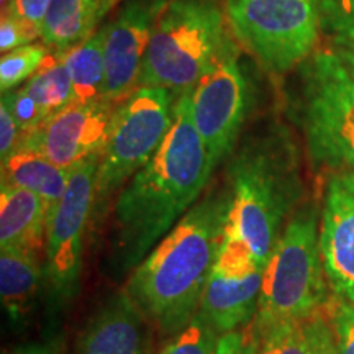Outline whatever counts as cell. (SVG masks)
<instances>
[{
	"label": "cell",
	"mask_w": 354,
	"mask_h": 354,
	"mask_svg": "<svg viewBox=\"0 0 354 354\" xmlns=\"http://www.w3.org/2000/svg\"><path fill=\"white\" fill-rule=\"evenodd\" d=\"M322 26L336 39H354V0H323Z\"/></svg>",
	"instance_id": "26"
},
{
	"label": "cell",
	"mask_w": 354,
	"mask_h": 354,
	"mask_svg": "<svg viewBox=\"0 0 354 354\" xmlns=\"http://www.w3.org/2000/svg\"><path fill=\"white\" fill-rule=\"evenodd\" d=\"M37 38H41V30L15 19V17L2 13V21H0V51L2 55L30 44Z\"/></svg>",
	"instance_id": "28"
},
{
	"label": "cell",
	"mask_w": 354,
	"mask_h": 354,
	"mask_svg": "<svg viewBox=\"0 0 354 354\" xmlns=\"http://www.w3.org/2000/svg\"><path fill=\"white\" fill-rule=\"evenodd\" d=\"M8 354H55L50 348L41 346V344H26V346H20L13 349Z\"/></svg>",
	"instance_id": "34"
},
{
	"label": "cell",
	"mask_w": 354,
	"mask_h": 354,
	"mask_svg": "<svg viewBox=\"0 0 354 354\" xmlns=\"http://www.w3.org/2000/svg\"><path fill=\"white\" fill-rule=\"evenodd\" d=\"M46 241V207L37 194L0 185V250L39 253Z\"/></svg>",
	"instance_id": "16"
},
{
	"label": "cell",
	"mask_w": 354,
	"mask_h": 354,
	"mask_svg": "<svg viewBox=\"0 0 354 354\" xmlns=\"http://www.w3.org/2000/svg\"><path fill=\"white\" fill-rule=\"evenodd\" d=\"M214 169L190 113V92L179 97L176 120L113 207L109 266L115 277L133 271L197 203Z\"/></svg>",
	"instance_id": "1"
},
{
	"label": "cell",
	"mask_w": 354,
	"mask_h": 354,
	"mask_svg": "<svg viewBox=\"0 0 354 354\" xmlns=\"http://www.w3.org/2000/svg\"><path fill=\"white\" fill-rule=\"evenodd\" d=\"M8 2H10V0H2V8H6L8 6Z\"/></svg>",
	"instance_id": "36"
},
{
	"label": "cell",
	"mask_w": 354,
	"mask_h": 354,
	"mask_svg": "<svg viewBox=\"0 0 354 354\" xmlns=\"http://www.w3.org/2000/svg\"><path fill=\"white\" fill-rule=\"evenodd\" d=\"M24 133L13 120L10 110L7 105L0 104V161H6L13 151H17L20 146Z\"/></svg>",
	"instance_id": "30"
},
{
	"label": "cell",
	"mask_w": 354,
	"mask_h": 354,
	"mask_svg": "<svg viewBox=\"0 0 354 354\" xmlns=\"http://www.w3.org/2000/svg\"><path fill=\"white\" fill-rule=\"evenodd\" d=\"M230 38L218 0H169L154 26L140 87H162L177 97L190 92Z\"/></svg>",
	"instance_id": "4"
},
{
	"label": "cell",
	"mask_w": 354,
	"mask_h": 354,
	"mask_svg": "<svg viewBox=\"0 0 354 354\" xmlns=\"http://www.w3.org/2000/svg\"><path fill=\"white\" fill-rule=\"evenodd\" d=\"M43 277L38 253L0 250V294L8 315L20 320L32 310Z\"/></svg>",
	"instance_id": "19"
},
{
	"label": "cell",
	"mask_w": 354,
	"mask_h": 354,
	"mask_svg": "<svg viewBox=\"0 0 354 354\" xmlns=\"http://www.w3.org/2000/svg\"><path fill=\"white\" fill-rule=\"evenodd\" d=\"M51 50L44 43H30L2 55L0 59V88L7 94L25 84L43 64Z\"/></svg>",
	"instance_id": "23"
},
{
	"label": "cell",
	"mask_w": 354,
	"mask_h": 354,
	"mask_svg": "<svg viewBox=\"0 0 354 354\" xmlns=\"http://www.w3.org/2000/svg\"><path fill=\"white\" fill-rule=\"evenodd\" d=\"M312 331L315 354H339L335 331L331 328V323L325 310L312 317Z\"/></svg>",
	"instance_id": "31"
},
{
	"label": "cell",
	"mask_w": 354,
	"mask_h": 354,
	"mask_svg": "<svg viewBox=\"0 0 354 354\" xmlns=\"http://www.w3.org/2000/svg\"><path fill=\"white\" fill-rule=\"evenodd\" d=\"M118 2H122V0H104V15L110 10V8H113L115 6H117Z\"/></svg>",
	"instance_id": "35"
},
{
	"label": "cell",
	"mask_w": 354,
	"mask_h": 354,
	"mask_svg": "<svg viewBox=\"0 0 354 354\" xmlns=\"http://www.w3.org/2000/svg\"><path fill=\"white\" fill-rule=\"evenodd\" d=\"M214 354H245L243 331H232V333L221 335Z\"/></svg>",
	"instance_id": "32"
},
{
	"label": "cell",
	"mask_w": 354,
	"mask_h": 354,
	"mask_svg": "<svg viewBox=\"0 0 354 354\" xmlns=\"http://www.w3.org/2000/svg\"><path fill=\"white\" fill-rule=\"evenodd\" d=\"M51 2L53 0H10L8 6L2 8V13L43 30L44 19H46Z\"/></svg>",
	"instance_id": "29"
},
{
	"label": "cell",
	"mask_w": 354,
	"mask_h": 354,
	"mask_svg": "<svg viewBox=\"0 0 354 354\" xmlns=\"http://www.w3.org/2000/svg\"><path fill=\"white\" fill-rule=\"evenodd\" d=\"M333 50L342 56V59L354 74V39H336Z\"/></svg>",
	"instance_id": "33"
},
{
	"label": "cell",
	"mask_w": 354,
	"mask_h": 354,
	"mask_svg": "<svg viewBox=\"0 0 354 354\" xmlns=\"http://www.w3.org/2000/svg\"><path fill=\"white\" fill-rule=\"evenodd\" d=\"M99 161L100 156L88 158L71 169L64 196L48 220L44 277L57 302H68L79 290L84 240L94 221Z\"/></svg>",
	"instance_id": "10"
},
{
	"label": "cell",
	"mask_w": 354,
	"mask_h": 354,
	"mask_svg": "<svg viewBox=\"0 0 354 354\" xmlns=\"http://www.w3.org/2000/svg\"><path fill=\"white\" fill-rule=\"evenodd\" d=\"M228 165V215L223 243L243 248L266 269L300 198L297 149L284 128L251 131Z\"/></svg>",
	"instance_id": "3"
},
{
	"label": "cell",
	"mask_w": 354,
	"mask_h": 354,
	"mask_svg": "<svg viewBox=\"0 0 354 354\" xmlns=\"http://www.w3.org/2000/svg\"><path fill=\"white\" fill-rule=\"evenodd\" d=\"M228 201L227 189L210 190L130 274L127 294L162 335H177L198 313L220 254Z\"/></svg>",
	"instance_id": "2"
},
{
	"label": "cell",
	"mask_w": 354,
	"mask_h": 354,
	"mask_svg": "<svg viewBox=\"0 0 354 354\" xmlns=\"http://www.w3.org/2000/svg\"><path fill=\"white\" fill-rule=\"evenodd\" d=\"M294 105L305 145L318 167L354 171V74L335 50L300 64Z\"/></svg>",
	"instance_id": "6"
},
{
	"label": "cell",
	"mask_w": 354,
	"mask_h": 354,
	"mask_svg": "<svg viewBox=\"0 0 354 354\" xmlns=\"http://www.w3.org/2000/svg\"><path fill=\"white\" fill-rule=\"evenodd\" d=\"M69 176L71 169H64L41 153L24 146H19L17 151L2 161V184L37 194L46 207V225L64 196Z\"/></svg>",
	"instance_id": "17"
},
{
	"label": "cell",
	"mask_w": 354,
	"mask_h": 354,
	"mask_svg": "<svg viewBox=\"0 0 354 354\" xmlns=\"http://www.w3.org/2000/svg\"><path fill=\"white\" fill-rule=\"evenodd\" d=\"M105 33L107 28L104 25L82 43L61 53L73 81L76 104L102 99L105 82Z\"/></svg>",
	"instance_id": "20"
},
{
	"label": "cell",
	"mask_w": 354,
	"mask_h": 354,
	"mask_svg": "<svg viewBox=\"0 0 354 354\" xmlns=\"http://www.w3.org/2000/svg\"><path fill=\"white\" fill-rule=\"evenodd\" d=\"M320 251L330 289L354 304V171L335 172L326 184Z\"/></svg>",
	"instance_id": "13"
},
{
	"label": "cell",
	"mask_w": 354,
	"mask_h": 354,
	"mask_svg": "<svg viewBox=\"0 0 354 354\" xmlns=\"http://www.w3.org/2000/svg\"><path fill=\"white\" fill-rule=\"evenodd\" d=\"M339 354H354V304L338 299L325 307Z\"/></svg>",
	"instance_id": "27"
},
{
	"label": "cell",
	"mask_w": 354,
	"mask_h": 354,
	"mask_svg": "<svg viewBox=\"0 0 354 354\" xmlns=\"http://www.w3.org/2000/svg\"><path fill=\"white\" fill-rule=\"evenodd\" d=\"M115 109L117 104L105 99L71 104L37 130L25 133L20 146L41 153L64 169H73L104 151Z\"/></svg>",
	"instance_id": "11"
},
{
	"label": "cell",
	"mask_w": 354,
	"mask_h": 354,
	"mask_svg": "<svg viewBox=\"0 0 354 354\" xmlns=\"http://www.w3.org/2000/svg\"><path fill=\"white\" fill-rule=\"evenodd\" d=\"M177 100L167 88L143 86L118 102L97 171L94 221L110 197L156 154L174 125Z\"/></svg>",
	"instance_id": "7"
},
{
	"label": "cell",
	"mask_w": 354,
	"mask_h": 354,
	"mask_svg": "<svg viewBox=\"0 0 354 354\" xmlns=\"http://www.w3.org/2000/svg\"><path fill=\"white\" fill-rule=\"evenodd\" d=\"M253 107V87L234 37L190 91V113L207 146L212 169L232 156Z\"/></svg>",
	"instance_id": "9"
},
{
	"label": "cell",
	"mask_w": 354,
	"mask_h": 354,
	"mask_svg": "<svg viewBox=\"0 0 354 354\" xmlns=\"http://www.w3.org/2000/svg\"><path fill=\"white\" fill-rule=\"evenodd\" d=\"M323 0H227L232 35L269 73L284 74L315 53Z\"/></svg>",
	"instance_id": "8"
},
{
	"label": "cell",
	"mask_w": 354,
	"mask_h": 354,
	"mask_svg": "<svg viewBox=\"0 0 354 354\" xmlns=\"http://www.w3.org/2000/svg\"><path fill=\"white\" fill-rule=\"evenodd\" d=\"M148 318L127 290L100 305L79 339V354H149Z\"/></svg>",
	"instance_id": "15"
},
{
	"label": "cell",
	"mask_w": 354,
	"mask_h": 354,
	"mask_svg": "<svg viewBox=\"0 0 354 354\" xmlns=\"http://www.w3.org/2000/svg\"><path fill=\"white\" fill-rule=\"evenodd\" d=\"M243 336L245 354H315L312 317L269 325L251 322Z\"/></svg>",
	"instance_id": "21"
},
{
	"label": "cell",
	"mask_w": 354,
	"mask_h": 354,
	"mask_svg": "<svg viewBox=\"0 0 354 354\" xmlns=\"http://www.w3.org/2000/svg\"><path fill=\"white\" fill-rule=\"evenodd\" d=\"M264 271L215 263L203 289L198 315L218 335L246 328L259 308Z\"/></svg>",
	"instance_id": "14"
},
{
	"label": "cell",
	"mask_w": 354,
	"mask_h": 354,
	"mask_svg": "<svg viewBox=\"0 0 354 354\" xmlns=\"http://www.w3.org/2000/svg\"><path fill=\"white\" fill-rule=\"evenodd\" d=\"M102 17L104 0H53L43 24V43L51 51H68L95 33Z\"/></svg>",
	"instance_id": "18"
},
{
	"label": "cell",
	"mask_w": 354,
	"mask_h": 354,
	"mask_svg": "<svg viewBox=\"0 0 354 354\" xmlns=\"http://www.w3.org/2000/svg\"><path fill=\"white\" fill-rule=\"evenodd\" d=\"M169 0H125L105 25V82L102 99L125 100L140 87L145 56L154 26Z\"/></svg>",
	"instance_id": "12"
},
{
	"label": "cell",
	"mask_w": 354,
	"mask_h": 354,
	"mask_svg": "<svg viewBox=\"0 0 354 354\" xmlns=\"http://www.w3.org/2000/svg\"><path fill=\"white\" fill-rule=\"evenodd\" d=\"M220 336L197 313L184 330L172 336L159 354H214Z\"/></svg>",
	"instance_id": "24"
},
{
	"label": "cell",
	"mask_w": 354,
	"mask_h": 354,
	"mask_svg": "<svg viewBox=\"0 0 354 354\" xmlns=\"http://www.w3.org/2000/svg\"><path fill=\"white\" fill-rule=\"evenodd\" d=\"M328 279L320 251L318 207L305 202L287 220L264 269L254 323L307 320L328 305Z\"/></svg>",
	"instance_id": "5"
},
{
	"label": "cell",
	"mask_w": 354,
	"mask_h": 354,
	"mask_svg": "<svg viewBox=\"0 0 354 354\" xmlns=\"http://www.w3.org/2000/svg\"><path fill=\"white\" fill-rule=\"evenodd\" d=\"M2 102L10 110L13 120L17 122L24 135L37 130L41 123L46 122L48 117L44 115L41 107L24 87L13 88L7 94H2Z\"/></svg>",
	"instance_id": "25"
},
{
	"label": "cell",
	"mask_w": 354,
	"mask_h": 354,
	"mask_svg": "<svg viewBox=\"0 0 354 354\" xmlns=\"http://www.w3.org/2000/svg\"><path fill=\"white\" fill-rule=\"evenodd\" d=\"M24 88L37 100L48 118L76 104L73 81L59 51H51L46 56L37 73L24 84Z\"/></svg>",
	"instance_id": "22"
}]
</instances>
